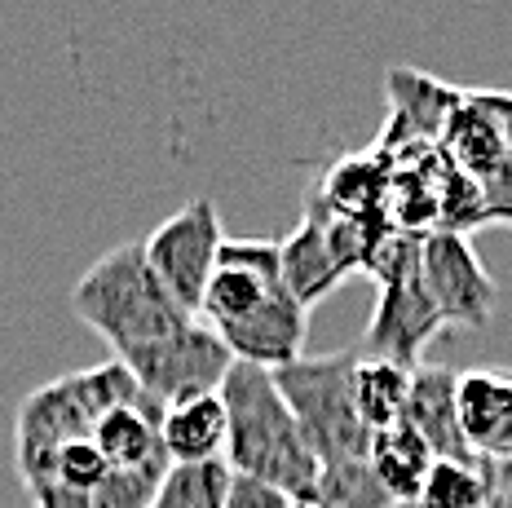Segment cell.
I'll return each instance as SVG.
<instances>
[{"label": "cell", "instance_id": "obj_1", "mask_svg": "<svg viewBox=\"0 0 512 508\" xmlns=\"http://www.w3.org/2000/svg\"><path fill=\"white\" fill-rule=\"evenodd\" d=\"M199 323L221 336L234 363H252L265 372L305 358L309 310L283 283V261L274 239H226L204 292Z\"/></svg>", "mask_w": 512, "mask_h": 508}, {"label": "cell", "instance_id": "obj_2", "mask_svg": "<svg viewBox=\"0 0 512 508\" xmlns=\"http://www.w3.org/2000/svg\"><path fill=\"white\" fill-rule=\"evenodd\" d=\"M221 402L230 416L226 464L239 478H256L274 491L314 504L318 491V455L309 451L292 407L274 385V372L252 363H234L221 380Z\"/></svg>", "mask_w": 512, "mask_h": 508}, {"label": "cell", "instance_id": "obj_3", "mask_svg": "<svg viewBox=\"0 0 512 508\" xmlns=\"http://www.w3.org/2000/svg\"><path fill=\"white\" fill-rule=\"evenodd\" d=\"M71 310L89 332L111 345L115 363H133L137 354L195 323L159 288L142 243H120L93 261L71 288Z\"/></svg>", "mask_w": 512, "mask_h": 508}, {"label": "cell", "instance_id": "obj_4", "mask_svg": "<svg viewBox=\"0 0 512 508\" xmlns=\"http://www.w3.org/2000/svg\"><path fill=\"white\" fill-rule=\"evenodd\" d=\"M137 394H142L137 380L115 358L102 367L67 372L49 380V385L31 389L18 402V416H14V469L23 478V491L36 495L53 478V469H58V451L67 442L93 438V429H98L106 411Z\"/></svg>", "mask_w": 512, "mask_h": 508}, {"label": "cell", "instance_id": "obj_5", "mask_svg": "<svg viewBox=\"0 0 512 508\" xmlns=\"http://www.w3.org/2000/svg\"><path fill=\"white\" fill-rule=\"evenodd\" d=\"M354 363L358 349H349V354H305L274 372V385L292 407L309 451L318 455V469L367 460L371 429L362 425L354 402Z\"/></svg>", "mask_w": 512, "mask_h": 508}, {"label": "cell", "instance_id": "obj_6", "mask_svg": "<svg viewBox=\"0 0 512 508\" xmlns=\"http://www.w3.org/2000/svg\"><path fill=\"white\" fill-rule=\"evenodd\" d=\"M226 239V221H221L217 204L208 195H195L190 204H181L173 217H164L142 239L159 288L173 296L177 310H186L190 319H199V310H204V292L212 274H217Z\"/></svg>", "mask_w": 512, "mask_h": 508}, {"label": "cell", "instance_id": "obj_7", "mask_svg": "<svg viewBox=\"0 0 512 508\" xmlns=\"http://www.w3.org/2000/svg\"><path fill=\"white\" fill-rule=\"evenodd\" d=\"M124 367L146 398H155L159 407H177V402H186V398L217 394L221 380H226L234 367V354L221 345V336L212 332V327L195 319L190 327H181L177 336L159 341L155 349L137 354L133 363H124Z\"/></svg>", "mask_w": 512, "mask_h": 508}, {"label": "cell", "instance_id": "obj_8", "mask_svg": "<svg viewBox=\"0 0 512 508\" xmlns=\"http://www.w3.org/2000/svg\"><path fill=\"white\" fill-rule=\"evenodd\" d=\"M420 279L446 327H486L495 314L499 288L468 235L429 230L420 239Z\"/></svg>", "mask_w": 512, "mask_h": 508}, {"label": "cell", "instance_id": "obj_9", "mask_svg": "<svg viewBox=\"0 0 512 508\" xmlns=\"http://www.w3.org/2000/svg\"><path fill=\"white\" fill-rule=\"evenodd\" d=\"M437 332H446V323H442V314H437L429 288H424L420 270H415L407 279L380 283L376 314H371L367 332H362L358 354L384 358V363H398V367H411L415 372Z\"/></svg>", "mask_w": 512, "mask_h": 508}, {"label": "cell", "instance_id": "obj_10", "mask_svg": "<svg viewBox=\"0 0 512 508\" xmlns=\"http://www.w3.org/2000/svg\"><path fill=\"white\" fill-rule=\"evenodd\" d=\"M460 429L482 464L512 460V367H468L455 385Z\"/></svg>", "mask_w": 512, "mask_h": 508}, {"label": "cell", "instance_id": "obj_11", "mask_svg": "<svg viewBox=\"0 0 512 508\" xmlns=\"http://www.w3.org/2000/svg\"><path fill=\"white\" fill-rule=\"evenodd\" d=\"M384 84H389V129L380 137V151H389L398 137H402V151L437 146V133H442L446 115L460 107L464 89L424 76L415 67H393Z\"/></svg>", "mask_w": 512, "mask_h": 508}, {"label": "cell", "instance_id": "obj_12", "mask_svg": "<svg viewBox=\"0 0 512 508\" xmlns=\"http://www.w3.org/2000/svg\"><path fill=\"white\" fill-rule=\"evenodd\" d=\"M279 261H283V283L292 288V296L305 310H314L323 296H332L340 283H345V274H354L345 266L332 230H327V221L318 213H309L301 226L279 243Z\"/></svg>", "mask_w": 512, "mask_h": 508}, {"label": "cell", "instance_id": "obj_13", "mask_svg": "<svg viewBox=\"0 0 512 508\" xmlns=\"http://www.w3.org/2000/svg\"><path fill=\"white\" fill-rule=\"evenodd\" d=\"M460 372L451 367L420 363L411 372V402H407V425L433 447L437 460H477L464 442L460 429V402H455Z\"/></svg>", "mask_w": 512, "mask_h": 508}, {"label": "cell", "instance_id": "obj_14", "mask_svg": "<svg viewBox=\"0 0 512 508\" xmlns=\"http://www.w3.org/2000/svg\"><path fill=\"white\" fill-rule=\"evenodd\" d=\"M159 420H164V407L155 398L137 394L111 407L93 429V442L106 455L111 469H168L164 442H159Z\"/></svg>", "mask_w": 512, "mask_h": 508}, {"label": "cell", "instance_id": "obj_15", "mask_svg": "<svg viewBox=\"0 0 512 508\" xmlns=\"http://www.w3.org/2000/svg\"><path fill=\"white\" fill-rule=\"evenodd\" d=\"M159 442H164L168 464L226 460L230 416H226V402H221V389L217 394H204V398H186V402H177V407H164Z\"/></svg>", "mask_w": 512, "mask_h": 508}, {"label": "cell", "instance_id": "obj_16", "mask_svg": "<svg viewBox=\"0 0 512 508\" xmlns=\"http://www.w3.org/2000/svg\"><path fill=\"white\" fill-rule=\"evenodd\" d=\"M437 151L460 168V173L473 177V182H482V177H490L499 164L508 160L512 146H508L504 129L495 124V115L464 89L460 107L446 115L442 133H437Z\"/></svg>", "mask_w": 512, "mask_h": 508}, {"label": "cell", "instance_id": "obj_17", "mask_svg": "<svg viewBox=\"0 0 512 508\" xmlns=\"http://www.w3.org/2000/svg\"><path fill=\"white\" fill-rule=\"evenodd\" d=\"M367 464L393 504H411V500H420V486L433 473L437 455L411 425H393V429L371 433Z\"/></svg>", "mask_w": 512, "mask_h": 508}, {"label": "cell", "instance_id": "obj_18", "mask_svg": "<svg viewBox=\"0 0 512 508\" xmlns=\"http://www.w3.org/2000/svg\"><path fill=\"white\" fill-rule=\"evenodd\" d=\"M354 402L358 416L371 433L407 425V402H411V367L384 363V358H362L354 363Z\"/></svg>", "mask_w": 512, "mask_h": 508}, {"label": "cell", "instance_id": "obj_19", "mask_svg": "<svg viewBox=\"0 0 512 508\" xmlns=\"http://www.w3.org/2000/svg\"><path fill=\"white\" fill-rule=\"evenodd\" d=\"M230 464L212 460V464H168L164 482L155 491L151 508H226L230 495Z\"/></svg>", "mask_w": 512, "mask_h": 508}, {"label": "cell", "instance_id": "obj_20", "mask_svg": "<svg viewBox=\"0 0 512 508\" xmlns=\"http://www.w3.org/2000/svg\"><path fill=\"white\" fill-rule=\"evenodd\" d=\"M490 482L482 460H437L420 486V508H486Z\"/></svg>", "mask_w": 512, "mask_h": 508}, {"label": "cell", "instance_id": "obj_21", "mask_svg": "<svg viewBox=\"0 0 512 508\" xmlns=\"http://www.w3.org/2000/svg\"><path fill=\"white\" fill-rule=\"evenodd\" d=\"M393 500L384 495V486L376 482L367 460H349L332 464L318 473V491L309 508H389Z\"/></svg>", "mask_w": 512, "mask_h": 508}, {"label": "cell", "instance_id": "obj_22", "mask_svg": "<svg viewBox=\"0 0 512 508\" xmlns=\"http://www.w3.org/2000/svg\"><path fill=\"white\" fill-rule=\"evenodd\" d=\"M164 473L168 469H111V478L89 495V508H151Z\"/></svg>", "mask_w": 512, "mask_h": 508}, {"label": "cell", "instance_id": "obj_23", "mask_svg": "<svg viewBox=\"0 0 512 508\" xmlns=\"http://www.w3.org/2000/svg\"><path fill=\"white\" fill-rule=\"evenodd\" d=\"M226 508H305V504L292 500V495H283V491H274V486L256 482V478H239V473H234Z\"/></svg>", "mask_w": 512, "mask_h": 508}, {"label": "cell", "instance_id": "obj_24", "mask_svg": "<svg viewBox=\"0 0 512 508\" xmlns=\"http://www.w3.org/2000/svg\"><path fill=\"white\" fill-rule=\"evenodd\" d=\"M477 186H482V199H486V217L512 226V155L490 177H482Z\"/></svg>", "mask_w": 512, "mask_h": 508}, {"label": "cell", "instance_id": "obj_25", "mask_svg": "<svg viewBox=\"0 0 512 508\" xmlns=\"http://www.w3.org/2000/svg\"><path fill=\"white\" fill-rule=\"evenodd\" d=\"M468 93H473V98L482 102L490 115H495V124L504 129L508 146H512V93H508V89H468Z\"/></svg>", "mask_w": 512, "mask_h": 508}, {"label": "cell", "instance_id": "obj_26", "mask_svg": "<svg viewBox=\"0 0 512 508\" xmlns=\"http://www.w3.org/2000/svg\"><path fill=\"white\" fill-rule=\"evenodd\" d=\"M490 500L486 508H512V464H486Z\"/></svg>", "mask_w": 512, "mask_h": 508}, {"label": "cell", "instance_id": "obj_27", "mask_svg": "<svg viewBox=\"0 0 512 508\" xmlns=\"http://www.w3.org/2000/svg\"><path fill=\"white\" fill-rule=\"evenodd\" d=\"M389 508H420V504H415V500H411V504H389Z\"/></svg>", "mask_w": 512, "mask_h": 508}, {"label": "cell", "instance_id": "obj_28", "mask_svg": "<svg viewBox=\"0 0 512 508\" xmlns=\"http://www.w3.org/2000/svg\"><path fill=\"white\" fill-rule=\"evenodd\" d=\"M305 508H309V504H305Z\"/></svg>", "mask_w": 512, "mask_h": 508}]
</instances>
